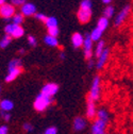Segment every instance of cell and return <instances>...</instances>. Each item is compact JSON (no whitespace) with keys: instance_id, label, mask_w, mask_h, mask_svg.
<instances>
[{"instance_id":"obj_26","label":"cell","mask_w":133,"mask_h":134,"mask_svg":"<svg viewBox=\"0 0 133 134\" xmlns=\"http://www.w3.org/2000/svg\"><path fill=\"white\" fill-rule=\"evenodd\" d=\"M113 14H114V8L111 7V5L107 7L106 10H104V17L106 18H111L113 16Z\"/></svg>"},{"instance_id":"obj_18","label":"cell","mask_w":133,"mask_h":134,"mask_svg":"<svg viewBox=\"0 0 133 134\" xmlns=\"http://www.w3.org/2000/svg\"><path fill=\"white\" fill-rule=\"evenodd\" d=\"M45 25L48 29H52V28H57L58 27V20L56 17H47Z\"/></svg>"},{"instance_id":"obj_20","label":"cell","mask_w":133,"mask_h":134,"mask_svg":"<svg viewBox=\"0 0 133 134\" xmlns=\"http://www.w3.org/2000/svg\"><path fill=\"white\" fill-rule=\"evenodd\" d=\"M97 116H98V119H100V120H102V121L108 124V121H109V114H108V112L106 110H99L97 112Z\"/></svg>"},{"instance_id":"obj_31","label":"cell","mask_w":133,"mask_h":134,"mask_svg":"<svg viewBox=\"0 0 133 134\" xmlns=\"http://www.w3.org/2000/svg\"><path fill=\"white\" fill-rule=\"evenodd\" d=\"M11 2L13 5H20L23 7L26 3V0H11Z\"/></svg>"},{"instance_id":"obj_2","label":"cell","mask_w":133,"mask_h":134,"mask_svg":"<svg viewBox=\"0 0 133 134\" xmlns=\"http://www.w3.org/2000/svg\"><path fill=\"white\" fill-rule=\"evenodd\" d=\"M90 96L94 100H97L99 97H100V78H99V76H96L94 78V80L92 81Z\"/></svg>"},{"instance_id":"obj_34","label":"cell","mask_w":133,"mask_h":134,"mask_svg":"<svg viewBox=\"0 0 133 134\" xmlns=\"http://www.w3.org/2000/svg\"><path fill=\"white\" fill-rule=\"evenodd\" d=\"M9 132V128L7 126H1L0 128V134H8Z\"/></svg>"},{"instance_id":"obj_24","label":"cell","mask_w":133,"mask_h":134,"mask_svg":"<svg viewBox=\"0 0 133 134\" xmlns=\"http://www.w3.org/2000/svg\"><path fill=\"white\" fill-rule=\"evenodd\" d=\"M24 21V15L23 14H15L13 17V24L15 25H20Z\"/></svg>"},{"instance_id":"obj_8","label":"cell","mask_w":133,"mask_h":134,"mask_svg":"<svg viewBox=\"0 0 133 134\" xmlns=\"http://www.w3.org/2000/svg\"><path fill=\"white\" fill-rule=\"evenodd\" d=\"M129 12H130V5H126L118 14H117V17H116V19H115V26L117 27V26H120L123 23H124V20L127 18V16H128V14H129Z\"/></svg>"},{"instance_id":"obj_22","label":"cell","mask_w":133,"mask_h":134,"mask_svg":"<svg viewBox=\"0 0 133 134\" xmlns=\"http://www.w3.org/2000/svg\"><path fill=\"white\" fill-rule=\"evenodd\" d=\"M101 35H102V31L99 30L98 28H95L92 31V33H91V37H92L93 42L94 41H99V40L101 38Z\"/></svg>"},{"instance_id":"obj_6","label":"cell","mask_w":133,"mask_h":134,"mask_svg":"<svg viewBox=\"0 0 133 134\" xmlns=\"http://www.w3.org/2000/svg\"><path fill=\"white\" fill-rule=\"evenodd\" d=\"M106 126H107V122L97 118L92 126V134H106V131H104Z\"/></svg>"},{"instance_id":"obj_33","label":"cell","mask_w":133,"mask_h":134,"mask_svg":"<svg viewBox=\"0 0 133 134\" xmlns=\"http://www.w3.org/2000/svg\"><path fill=\"white\" fill-rule=\"evenodd\" d=\"M35 18L36 19H38V20H42V21H46V19H47V17L44 15V14H42V13H37V14H35Z\"/></svg>"},{"instance_id":"obj_17","label":"cell","mask_w":133,"mask_h":134,"mask_svg":"<svg viewBox=\"0 0 133 134\" xmlns=\"http://www.w3.org/2000/svg\"><path fill=\"white\" fill-rule=\"evenodd\" d=\"M108 26H109V20H108V18H106V17H102V18H100L98 20V23H97V27L96 28H98L99 30H101L102 32L108 28Z\"/></svg>"},{"instance_id":"obj_38","label":"cell","mask_w":133,"mask_h":134,"mask_svg":"<svg viewBox=\"0 0 133 134\" xmlns=\"http://www.w3.org/2000/svg\"><path fill=\"white\" fill-rule=\"evenodd\" d=\"M111 1H112V0H102V2H103V3H106V4H109Z\"/></svg>"},{"instance_id":"obj_41","label":"cell","mask_w":133,"mask_h":134,"mask_svg":"<svg viewBox=\"0 0 133 134\" xmlns=\"http://www.w3.org/2000/svg\"><path fill=\"white\" fill-rule=\"evenodd\" d=\"M19 53H25V49H19Z\"/></svg>"},{"instance_id":"obj_19","label":"cell","mask_w":133,"mask_h":134,"mask_svg":"<svg viewBox=\"0 0 133 134\" xmlns=\"http://www.w3.org/2000/svg\"><path fill=\"white\" fill-rule=\"evenodd\" d=\"M17 68H21V62L18 59H14L9 63V70L17 69Z\"/></svg>"},{"instance_id":"obj_29","label":"cell","mask_w":133,"mask_h":134,"mask_svg":"<svg viewBox=\"0 0 133 134\" xmlns=\"http://www.w3.org/2000/svg\"><path fill=\"white\" fill-rule=\"evenodd\" d=\"M48 35H51L53 37H57L59 35V29L57 28H52V29H48Z\"/></svg>"},{"instance_id":"obj_12","label":"cell","mask_w":133,"mask_h":134,"mask_svg":"<svg viewBox=\"0 0 133 134\" xmlns=\"http://www.w3.org/2000/svg\"><path fill=\"white\" fill-rule=\"evenodd\" d=\"M86 127V120L82 117H76L74 120V130L75 131H82Z\"/></svg>"},{"instance_id":"obj_32","label":"cell","mask_w":133,"mask_h":134,"mask_svg":"<svg viewBox=\"0 0 133 134\" xmlns=\"http://www.w3.org/2000/svg\"><path fill=\"white\" fill-rule=\"evenodd\" d=\"M45 134H58V130L54 127H50L45 131Z\"/></svg>"},{"instance_id":"obj_40","label":"cell","mask_w":133,"mask_h":134,"mask_svg":"<svg viewBox=\"0 0 133 134\" xmlns=\"http://www.w3.org/2000/svg\"><path fill=\"white\" fill-rule=\"evenodd\" d=\"M60 58H61V59H62V60H64V59H65V54H64V53H63V52H62V53H61V54H60Z\"/></svg>"},{"instance_id":"obj_11","label":"cell","mask_w":133,"mask_h":134,"mask_svg":"<svg viewBox=\"0 0 133 134\" xmlns=\"http://www.w3.org/2000/svg\"><path fill=\"white\" fill-rule=\"evenodd\" d=\"M36 13V8L33 3H25L21 7V14L25 16H31Z\"/></svg>"},{"instance_id":"obj_13","label":"cell","mask_w":133,"mask_h":134,"mask_svg":"<svg viewBox=\"0 0 133 134\" xmlns=\"http://www.w3.org/2000/svg\"><path fill=\"white\" fill-rule=\"evenodd\" d=\"M71 42H73V45L75 48H79L84 44V38H83V36L80 33H74L73 37H71Z\"/></svg>"},{"instance_id":"obj_27","label":"cell","mask_w":133,"mask_h":134,"mask_svg":"<svg viewBox=\"0 0 133 134\" xmlns=\"http://www.w3.org/2000/svg\"><path fill=\"white\" fill-rule=\"evenodd\" d=\"M80 9H85V10H92V2L90 0H83L80 4Z\"/></svg>"},{"instance_id":"obj_36","label":"cell","mask_w":133,"mask_h":134,"mask_svg":"<svg viewBox=\"0 0 133 134\" xmlns=\"http://www.w3.org/2000/svg\"><path fill=\"white\" fill-rule=\"evenodd\" d=\"M3 118H4V120H5V121H9V120L11 119V115H10L9 113H7V114H4V115H3Z\"/></svg>"},{"instance_id":"obj_25","label":"cell","mask_w":133,"mask_h":134,"mask_svg":"<svg viewBox=\"0 0 133 134\" xmlns=\"http://www.w3.org/2000/svg\"><path fill=\"white\" fill-rule=\"evenodd\" d=\"M10 43H11V36L7 34V35L3 36V38L1 40V42H0V47H1V48H5Z\"/></svg>"},{"instance_id":"obj_14","label":"cell","mask_w":133,"mask_h":134,"mask_svg":"<svg viewBox=\"0 0 133 134\" xmlns=\"http://www.w3.org/2000/svg\"><path fill=\"white\" fill-rule=\"evenodd\" d=\"M21 72V68H17V69H13V70H9V74L5 77V82H12L17 78Z\"/></svg>"},{"instance_id":"obj_16","label":"cell","mask_w":133,"mask_h":134,"mask_svg":"<svg viewBox=\"0 0 133 134\" xmlns=\"http://www.w3.org/2000/svg\"><path fill=\"white\" fill-rule=\"evenodd\" d=\"M45 44L48 45V46H51V47H58L59 46V41L57 37H53L51 35H46L45 38Z\"/></svg>"},{"instance_id":"obj_23","label":"cell","mask_w":133,"mask_h":134,"mask_svg":"<svg viewBox=\"0 0 133 134\" xmlns=\"http://www.w3.org/2000/svg\"><path fill=\"white\" fill-rule=\"evenodd\" d=\"M103 51H104V42L100 41V42H99V44L97 45V48H96V55L99 58Z\"/></svg>"},{"instance_id":"obj_39","label":"cell","mask_w":133,"mask_h":134,"mask_svg":"<svg viewBox=\"0 0 133 134\" xmlns=\"http://www.w3.org/2000/svg\"><path fill=\"white\" fill-rule=\"evenodd\" d=\"M0 4L4 5V4H5V0H0Z\"/></svg>"},{"instance_id":"obj_9","label":"cell","mask_w":133,"mask_h":134,"mask_svg":"<svg viewBox=\"0 0 133 134\" xmlns=\"http://www.w3.org/2000/svg\"><path fill=\"white\" fill-rule=\"evenodd\" d=\"M95 100L88 95L87 97V109H86V116L87 118L92 119L95 117L96 115V108H95V103H94Z\"/></svg>"},{"instance_id":"obj_37","label":"cell","mask_w":133,"mask_h":134,"mask_svg":"<svg viewBox=\"0 0 133 134\" xmlns=\"http://www.w3.org/2000/svg\"><path fill=\"white\" fill-rule=\"evenodd\" d=\"M93 65H94V62H93V61H90V62H88V68L93 67Z\"/></svg>"},{"instance_id":"obj_35","label":"cell","mask_w":133,"mask_h":134,"mask_svg":"<svg viewBox=\"0 0 133 134\" xmlns=\"http://www.w3.org/2000/svg\"><path fill=\"white\" fill-rule=\"evenodd\" d=\"M24 129H25L27 132H31V131L33 130V127H32L31 124H25V125H24Z\"/></svg>"},{"instance_id":"obj_21","label":"cell","mask_w":133,"mask_h":134,"mask_svg":"<svg viewBox=\"0 0 133 134\" xmlns=\"http://www.w3.org/2000/svg\"><path fill=\"white\" fill-rule=\"evenodd\" d=\"M24 29L20 27V26H18V25H16V27H15V30L13 31V33H12V37H15V38H18V37H21L23 35H24Z\"/></svg>"},{"instance_id":"obj_28","label":"cell","mask_w":133,"mask_h":134,"mask_svg":"<svg viewBox=\"0 0 133 134\" xmlns=\"http://www.w3.org/2000/svg\"><path fill=\"white\" fill-rule=\"evenodd\" d=\"M15 27H16V25L15 24H9V25H7V27L4 28V31H5V33L8 35H12V33H13V31L15 30Z\"/></svg>"},{"instance_id":"obj_10","label":"cell","mask_w":133,"mask_h":134,"mask_svg":"<svg viewBox=\"0 0 133 134\" xmlns=\"http://www.w3.org/2000/svg\"><path fill=\"white\" fill-rule=\"evenodd\" d=\"M109 54H110V50L109 49H104V51L101 53V55L98 58V61H97V64H96L97 69H101L102 67L104 66V64L107 63V61L109 59Z\"/></svg>"},{"instance_id":"obj_3","label":"cell","mask_w":133,"mask_h":134,"mask_svg":"<svg viewBox=\"0 0 133 134\" xmlns=\"http://www.w3.org/2000/svg\"><path fill=\"white\" fill-rule=\"evenodd\" d=\"M83 48H84V58L86 60L92 59L93 52H92V48H93V40L91 37V34H87L84 38V44H83Z\"/></svg>"},{"instance_id":"obj_5","label":"cell","mask_w":133,"mask_h":134,"mask_svg":"<svg viewBox=\"0 0 133 134\" xmlns=\"http://www.w3.org/2000/svg\"><path fill=\"white\" fill-rule=\"evenodd\" d=\"M0 14H1V16L5 19H9L10 17H14L15 8L13 7V4L5 3L4 5H1V8H0Z\"/></svg>"},{"instance_id":"obj_1","label":"cell","mask_w":133,"mask_h":134,"mask_svg":"<svg viewBox=\"0 0 133 134\" xmlns=\"http://www.w3.org/2000/svg\"><path fill=\"white\" fill-rule=\"evenodd\" d=\"M51 102H52V99L51 98H49V97H47V96H45V95H43L41 93L36 97L33 107H34V109L37 112H43V111H45L49 105L51 104Z\"/></svg>"},{"instance_id":"obj_7","label":"cell","mask_w":133,"mask_h":134,"mask_svg":"<svg viewBox=\"0 0 133 134\" xmlns=\"http://www.w3.org/2000/svg\"><path fill=\"white\" fill-rule=\"evenodd\" d=\"M92 16V10H85V9H79L78 11V18L79 21L82 24H86L90 21Z\"/></svg>"},{"instance_id":"obj_4","label":"cell","mask_w":133,"mask_h":134,"mask_svg":"<svg viewBox=\"0 0 133 134\" xmlns=\"http://www.w3.org/2000/svg\"><path fill=\"white\" fill-rule=\"evenodd\" d=\"M59 91V86L58 84H56V83H48V84H46L43 90H42V94L49 97V98H52Z\"/></svg>"},{"instance_id":"obj_15","label":"cell","mask_w":133,"mask_h":134,"mask_svg":"<svg viewBox=\"0 0 133 134\" xmlns=\"http://www.w3.org/2000/svg\"><path fill=\"white\" fill-rule=\"evenodd\" d=\"M0 108H1V110L3 112H9L14 108V104H13V102L11 101V100L4 99L1 101V103H0Z\"/></svg>"},{"instance_id":"obj_30","label":"cell","mask_w":133,"mask_h":134,"mask_svg":"<svg viewBox=\"0 0 133 134\" xmlns=\"http://www.w3.org/2000/svg\"><path fill=\"white\" fill-rule=\"evenodd\" d=\"M28 42H29V44H30V46H32V47H34V46H36V38L34 37V36H32V35H29L28 36Z\"/></svg>"}]
</instances>
